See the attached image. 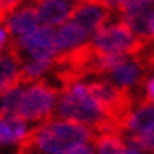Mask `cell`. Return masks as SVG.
I'll list each match as a JSON object with an SVG mask.
<instances>
[{"label": "cell", "instance_id": "cell-1", "mask_svg": "<svg viewBox=\"0 0 154 154\" xmlns=\"http://www.w3.org/2000/svg\"><path fill=\"white\" fill-rule=\"evenodd\" d=\"M57 113L60 119L79 122L90 130H98V134L105 132V130L119 132L111 115L94 98L90 85L81 79H70L64 83L62 90H60Z\"/></svg>", "mask_w": 154, "mask_h": 154}, {"label": "cell", "instance_id": "cell-2", "mask_svg": "<svg viewBox=\"0 0 154 154\" xmlns=\"http://www.w3.org/2000/svg\"><path fill=\"white\" fill-rule=\"evenodd\" d=\"M94 137L90 128L73 120L53 117L38 124L21 147V154H66L81 145H88Z\"/></svg>", "mask_w": 154, "mask_h": 154}, {"label": "cell", "instance_id": "cell-3", "mask_svg": "<svg viewBox=\"0 0 154 154\" xmlns=\"http://www.w3.org/2000/svg\"><path fill=\"white\" fill-rule=\"evenodd\" d=\"M58 98L60 90L45 81L25 83L15 115L26 122L43 124L53 119V113L58 107Z\"/></svg>", "mask_w": 154, "mask_h": 154}, {"label": "cell", "instance_id": "cell-4", "mask_svg": "<svg viewBox=\"0 0 154 154\" xmlns=\"http://www.w3.org/2000/svg\"><path fill=\"white\" fill-rule=\"evenodd\" d=\"M90 49L103 57H135L143 49V40L122 21H113L92 36Z\"/></svg>", "mask_w": 154, "mask_h": 154}, {"label": "cell", "instance_id": "cell-5", "mask_svg": "<svg viewBox=\"0 0 154 154\" xmlns=\"http://www.w3.org/2000/svg\"><path fill=\"white\" fill-rule=\"evenodd\" d=\"M19 60H43V62H58V51L55 42V28L40 26L30 36L11 43Z\"/></svg>", "mask_w": 154, "mask_h": 154}, {"label": "cell", "instance_id": "cell-6", "mask_svg": "<svg viewBox=\"0 0 154 154\" xmlns=\"http://www.w3.org/2000/svg\"><path fill=\"white\" fill-rule=\"evenodd\" d=\"M111 11H113V4L83 2V4H77L70 21L75 23L77 26H81L90 36H94L100 28L107 25V21L111 17Z\"/></svg>", "mask_w": 154, "mask_h": 154}, {"label": "cell", "instance_id": "cell-7", "mask_svg": "<svg viewBox=\"0 0 154 154\" xmlns=\"http://www.w3.org/2000/svg\"><path fill=\"white\" fill-rule=\"evenodd\" d=\"M120 13V21L132 28L137 38H147V21L154 10V2L150 0H124L113 4Z\"/></svg>", "mask_w": 154, "mask_h": 154}, {"label": "cell", "instance_id": "cell-8", "mask_svg": "<svg viewBox=\"0 0 154 154\" xmlns=\"http://www.w3.org/2000/svg\"><path fill=\"white\" fill-rule=\"evenodd\" d=\"M92 36L85 32L81 26H77L75 23L68 21L62 26L55 28V42H57V51H58V60L77 55L79 51L87 49L90 45Z\"/></svg>", "mask_w": 154, "mask_h": 154}, {"label": "cell", "instance_id": "cell-9", "mask_svg": "<svg viewBox=\"0 0 154 154\" xmlns=\"http://www.w3.org/2000/svg\"><path fill=\"white\" fill-rule=\"evenodd\" d=\"M105 75H107V81L111 85H115L119 90L128 92L130 88H134L141 81V75H143L141 60H137L135 57H124Z\"/></svg>", "mask_w": 154, "mask_h": 154}, {"label": "cell", "instance_id": "cell-10", "mask_svg": "<svg viewBox=\"0 0 154 154\" xmlns=\"http://www.w3.org/2000/svg\"><path fill=\"white\" fill-rule=\"evenodd\" d=\"M77 4L68 0H42L36 4L40 25L47 28H58L72 19Z\"/></svg>", "mask_w": 154, "mask_h": 154}, {"label": "cell", "instance_id": "cell-11", "mask_svg": "<svg viewBox=\"0 0 154 154\" xmlns=\"http://www.w3.org/2000/svg\"><path fill=\"white\" fill-rule=\"evenodd\" d=\"M40 26L42 25H40V17H38L36 6L15 8L10 13V17L6 19V28H8V32H10V36L15 38V42L30 36Z\"/></svg>", "mask_w": 154, "mask_h": 154}, {"label": "cell", "instance_id": "cell-12", "mask_svg": "<svg viewBox=\"0 0 154 154\" xmlns=\"http://www.w3.org/2000/svg\"><path fill=\"white\" fill-rule=\"evenodd\" d=\"M30 126L17 115H0V149H15L25 145L30 135Z\"/></svg>", "mask_w": 154, "mask_h": 154}, {"label": "cell", "instance_id": "cell-13", "mask_svg": "<svg viewBox=\"0 0 154 154\" xmlns=\"http://www.w3.org/2000/svg\"><path fill=\"white\" fill-rule=\"evenodd\" d=\"M120 130H124L128 137H137L154 130V103H139L132 107L120 122Z\"/></svg>", "mask_w": 154, "mask_h": 154}, {"label": "cell", "instance_id": "cell-14", "mask_svg": "<svg viewBox=\"0 0 154 154\" xmlns=\"http://www.w3.org/2000/svg\"><path fill=\"white\" fill-rule=\"evenodd\" d=\"M23 83L21 77V60L13 47L0 53V94Z\"/></svg>", "mask_w": 154, "mask_h": 154}, {"label": "cell", "instance_id": "cell-15", "mask_svg": "<svg viewBox=\"0 0 154 154\" xmlns=\"http://www.w3.org/2000/svg\"><path fill=\"white\" fill-rule=\"evenodd\" d=\"M128 145L122 139L120 132L117 130H105L100 132L94 139V152L96 154H124Z\"/></svg>", "mask_w": 154, "mask_h": 154}, {"label": "cell", "instance_id": "cell-16", "mask_svg": "<svg viewBox=\"0 0 154 154\" xmlns=\"http://www.w3.org/2000/svg\"><path fill=\"white\" fill-rule=\"evenodd\" d=\"M23 87H25V83H19L17 87L0 94V115H15L21 94H23Z\"/></svg>", "mask_w": 154, "mask_h": 154}, {"label": "cell", "instance_id": "cell-17", "mask_svg": "<svg viewBox=\"0 0 154 154\" xmlns=\"http://www.w3.org/2000/svg\"><path fill=\"white\" fill-rule=\"evenodd\" d=\"M10 32H8V28H6V25H2L0 23V53H4V51H8L11 47V42H10Z\"/></svg>", "mask_w": 154, "mask_h": 154}, {"label": "cell", "instance_id": "cell-18", "mask_svg": "<svg viewBox=\"0 0 154 154\" xmlns=\"http://www.w3.org/2000/svg\"><path fill=\"white\" fill-rule=\"evenodd\" d=\"M145 98H147L149 103H154V75L149 77L147 83H145Z\"/></svg>", "mask_w": 154, "mask_h": 154}, {"label": "cell", "instance_id": "cell-19", "mask_svg": "<svg viewBox=\"0 0 154 154\" xmlns=\"http://www.w3.org/2000/svg\"><path fill=\"white\" fill-rule=\"evenodd\" d=\"M66 154H96V152H94V147L88 143V145H81V147H77V149L66 152Z\"/></svg>", "mask_w": 154, "mask_h": 154}, {"label": "cell", "instance_id": "cell-20", "mask_svg": "<svg viewBox=\"0 0 154 154\" xmlns=\"http://www.w3.org/2000/svg\"><path fill=\"white\" fill-rule=\"evenodd\" d=\"M147 38L149 40H154V10L149 15V21H147Z\"/></svg>", "mask_w": 154, "mask_h": 154}, {"label": "cell", "instance_id": "cell-21", "mask_svg": "<svg viewBox=\"0 0 154 154\" xmlns=\"http://www.w3.org/2000/svg\"><path fill=\"white\" fill-rule=\"evenodd\" d=\"M124 154H147V152L141 150V149H137V147H130V145H128V149H126Z\"/></svg>", "mask_w": 154, "mask_h": 154}]
</instances>
